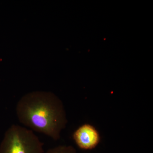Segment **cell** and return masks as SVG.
Returning a JSON list of instances; mask_svg holds the SVG:
<instances>
[{
  "mask_svg": "<svg viewBox=\"0 0 153 153\" xmlns=\"http://www.w3.org/2000/svg\"><path fill=\"white\" fill-rule=\"evenodd\" d=\"M73 139L77 146L84 150L93 149L100 141L98 131L89 124H84L79 126L73 133Z\"/></svg>",
  "mask_w": 153,
  "mask_h": 153,
  "instance_id": "obj_3",
  "label": "cell"
},
{
  "mask_svg": "<svg viewBox=\"0 0 153 153\" xmlns=\"http://www.w3.org/2000/svg\"><path fill=\"white\" fill-rule=\"evenodd\" d=\"M45 153H77L73 147L71 146H57L48 150Z\"/></svg>",
  "mask_w": 153,
  "mask_h": 153,
  "instance_id": "obj_4",
  "label": "cell"
},
{
  "mask_svg": "<svg viewBox=\"0 0 153 153\" xmlns=\"http://www.w3.org/2000/svg\"><path fill=\"white\" fill-rule=\"evenodd\" d=\"M16 112L22 124L54 140L60 139L68 122L62 101L49 91H33L23 96L17 103Z\"/></svg>",
  "mask_w": 153,
  "mask_h": 153,
  "instance_id": "obj_1",
  "label": "cell"
},
{
  "mask_svg": "<svg viewBox=\"0 0 153 153\" xmlns=\"http://www.w3.org/2000/svg\"><path fill=\"white\" fill-rule=\"evenodd\" d=\"M44 143L30 129L13 125L0 145V153H44Z\"/></svg>",
  "mask_w": 153,
  "mask_h": 153,
  "instance_id": "obj_2",
  "label": "cell"
}]
</instances>
